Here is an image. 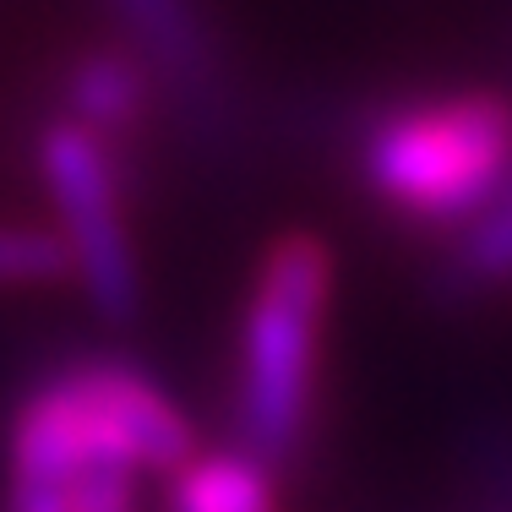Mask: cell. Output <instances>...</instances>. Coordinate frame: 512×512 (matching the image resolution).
I'll list each match as a JSON object with an SVG mask.
<instances>
[{
    "instance_id": "obj_1",
    "label": "cell",
    "mask_w": 512,
    "mask_h": 512,
    "mask_svg": "<svg viewBox=\"0 0 512 512\" xmlns=\"http://www.w3.org/2000/svg\"><path fill=\"white\" fill-rule=\"evenodd\" d=\"M191 425L120 360H82L50 376L11 420V480L66 485L93 469H180Z\"/></svg>"
},
{
    "instance_id": "obj_7",
    "label": "cell",
    "mask_w": 512,
    "mask_h": 512,
    "mask_svg": "<svg viewBox=\"0 0 512 512\" xmlns=\"http://www.w3.org/2000/svg\"><path fill=\"white\" fill-rule=\"evenodd\" d=\"M115 11L131 22V33H142V44L175 71H197L207 66V33L191 11V0H115Z\"/></svg>"
},
{
    "instance_id": "obj_4",
    "label": "cell",
    "mask_w": 512,
    "mask_h": 512,
    "mask_svg": "<svg viewBox=\"0 0 512 512\" xmlns=\"http://www.w3.org/2000/svg\"><path fill=\"white\" fill-rule=\"evenodd\" d=\"M39 169L55 197L60 240L71 251V273L82 278V295L109 322H131L137 316V262H131L120 180L104 137L82 120H55L39 142Z\"/></svg>"
},
{
    "instance_id": "obj_8",
    "label": "cell",
    "mask_w": 512,
    "mask_h": 512,
    "mask_svg": "<svg viewBox=\"0 0 512 512\" xmlns=\"http://www.w3.org/2000/svg\"><path fill=\"white\" fill-rule=\"evenodd\" d=\"M453 278L469 284V289H485V284L512 278V180L491 197V207H480L474 229L453 251Z\"/></svg>"
},
{
    "instance_id": "obj_9",
    "label": "cell",
    "mask_w": 512,
    "mask_h": 512,
    "mask_svg": "<svg viewBox=\"0 0 512 512\" xmlns=\"http://www.w3.org/2000/svg\"><path fill=\"white\" fill-rule=\"evenodd\" d=\"M71 273L66 240L50 229L28 224H0V284H50Z\"/></svg>"
},
{
    "instance_id": "obj_3",
    "label": "cell",
    "mask_w": 512,
    "mask_h": 512,
    "mask_svg": "<svg viewBox=\"0 0 512 512\" xmlns=\"http://www.w3.org/2000/svg\"><path fill=\"white\" fill-rule=\"evenodd\" d=\"M327 295H333V251L316 235L295 229L267 246L240 344V431L262 463L289 458L306 436Z\"/></svg>"
},
{
    "instance_id": "obj_6",
    "label": "cell",
    "mask_w": 512,
    "mask_h": 512,
    "mask_svg": "<svg viewBox=\"0 0 512 512\" xmlns=\"http://www.w3.org/2000/svg\"><path fill=\"white\" fill-rule=\"evenodd\" d=\"M175 512H278L273 474L256 453H207L175 469Z\"/></svg>"
},
{
    "instance_id": "obj_5",
    "label": "cell",
    "mask_w": 512,
    "mask_h": 512,
    "mask_svg": "<svg viewBox=\"0 0 512 512\" xmlns=\"http://www.w3.org/2000/svg\"><path fill=\"white\" fill-rule=\"evenodd\" d=\"M148 104V71L120 50H88L66 71V109L99 137H120L142 120Z\"/></svg>"
},
{
    "instance_id": "obj_2",
    "label": "cell",
    "mask_w": 512,
    "mask_h": 512,
    "mask_svg": "<svg viewBox=\"0 0 512 512\" xmlns=\"http://www.w3.org/2000/svg\"><path fill=\"white\" fill-rule=\"evenodd\" d=\"M365 180L414 224L474 218L512 180V104L469 88L387 109L365 137Z\"/></svg>"
}]
</instances>
